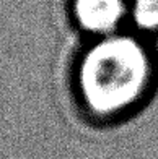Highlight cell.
<instances>
[{
	"label": "cell",
	"instance_id": "obj_3",
	"mask_svg": "<svg viewBox=\"0 0 158 159\" xmlns=\"http://www.w3.org/2000/svg\"><path fill=\"white\" fill-rule=\"evenodd\" d=\"M132 30L147 36H158V0H131Z\"/></svg>",
	"mask_w": 158,
	"mask_h": 159
},
{
	"label": "cell",
	"instance_id": "obj_2",
	"mask_svg": "<svg viewBox=\"0 0 158 159\" xmlns=\"http://www.w3.org/2000/svg\"><path fill=\"white\" fill-rule=\"evenodd\" d=\"M69 13L77 30L90 39L127 30L131 0H69Z\"/></svg>",
	"mask_w": 158,
	"mask_h": 159
},
{
	"label": "cell",
	"instance_id": "obj_1",
	"mask_svg": "<svg viewBox=\"0 0 158 159\" xmlns=\"http://www.w3.org/2000/svg\"><path fill=\"white\" fill-rule=\"evenodd\" d=\"M158 57L152 39L135 30L90 39L70 76L77 109L93 125H117L132 119L153 98Z\"/></svg>",
	"mask_w": 158,
	"mask_h": 159
}]
</instances>
